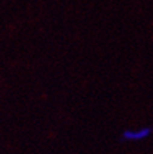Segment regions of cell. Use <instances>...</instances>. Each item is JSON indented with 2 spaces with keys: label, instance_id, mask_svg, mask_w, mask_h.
<instances>
[{
  "label": "cell",
  "instance_id": "cell-1",
  "mask_svg": "<svg viewBox=\"0 0 153 154\" xmlns=\"http://www.w3.org/2000/svg\"><path fill=\"white\" fill-rule=\"evenodd\" d=\"M153 134L152 125H144L137 129H126L120 133V142H141L149 138Z\"/></svg>",
  "mask_w": 153,
  "mask_h": 154
}]
</instances>
